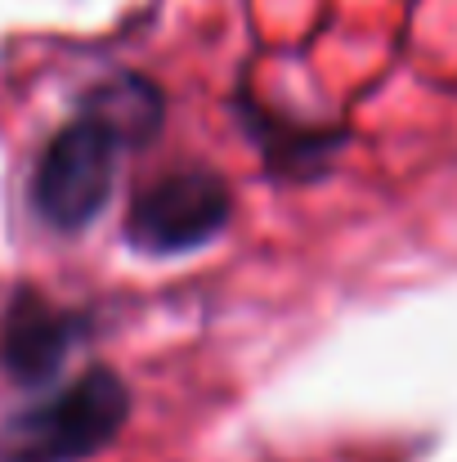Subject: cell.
I'll return each mask as SVG.
<instances>
[{
	"label": "cell",
	"instance_id": "6da1fadb",
	"mask_svg": "<svg viewBox=\"0 0 457 462\" xmlns=\"http://www.w3.org/2000/svg\"><path fill=\"white\" fill-rule=\"evenodd\" d=\"M161 122V95L144 77H117L99 86L81 117L68 122L36 162L32 202L45 225L77 234L86 229L117 184V162L126 149L152 140Z\"/></svg>",
	"mask_w": 457,
	"mask_h": 462
},
{
	"label": "cell",
	"instance_id": "7a4b0ae2",
	"mask_svg": "<svg viewBox=\"0 0 457 462\" xmlns=\"http://www.w3.org/2000/svg\"><path fill=\"white\" fill-rule=\"evenodd\" d=\"M126 413V382L113 368H90L68 391L14 413L0 427V462H81L117 440Z\"/></svg>",
	"mask_w": 457,
	"mask_h": 462
},
{
	"label": "cell",
	"instance_id": "3957f363",
	"mask_svg": "<svg viewBox=\"0 0 457 462\" xmlns=\"http://www.w3.org/2000/svg\"><path fill=\"white\" fill-rule=\"evenodd\" d=\"M233 216V193L215 171H175L131 202L126 238L149 256H184L206 247Z\"/></svg>",
	"mask_w": 457,
	"mask_h": 462
},
{
	"label": "cell",
	"instance_id": "277c9868",
	"mask_svg": "<svg viewBox=\"0 0 457 462\" xmlns=\"http://www.w3.org/2000/svg\"><path fill=\"white\" fill-rule=\"evenodd\" d=\"M72 337H77V323L68 314L45 306L41 297H18L5 319V332H0V359L14 377L45 382L68 359Z\"/></svg>",
	"mask_w": 457,
	"mask_h": 462
}]
</instances>
